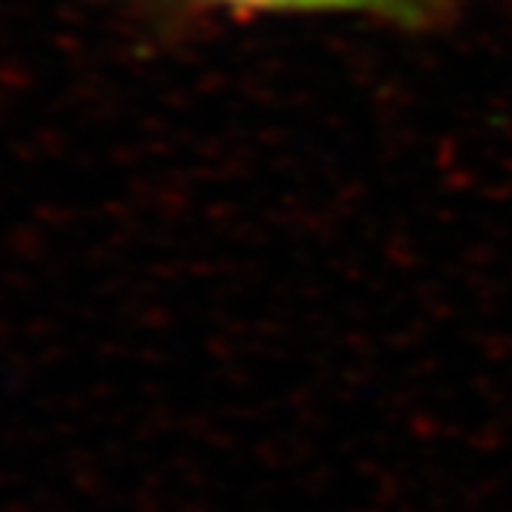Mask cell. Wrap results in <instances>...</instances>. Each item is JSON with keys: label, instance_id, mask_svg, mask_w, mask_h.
I'll use <instances>...</instances> for the list:
<instances>
[{"label": "cell", "instance_id": "obj_1", "mask_svg": "<svg viewBox=\"0 0 512 512\" xmlns=\"http://www.w3.org/2000/svg\"><path fill=\"white\" fill-rule=\"evenodd\" d=\"M161 16H371L420 28L435 16L429 0H145Z\"/></svg>", "mask_w": 512, "mask_h": 512}]
</instances>
